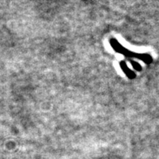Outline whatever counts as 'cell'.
Instances as JSON below:
<instances>
[{
    "label": "cell",
    "instance_id": "6da1fadb",
    "mask_svg": "<svg viewBox=\"0 0 159 159\" xmlns=\"http://www.w3.org/2000/svg\"><path fill=\"white\" fill-rule=\"evenodd\" d=\"M121 67H122V69L124 71L125 73H126V74H127L128 76H130V77L134 76V74L132 73L131 70L128 69V67L126 66V64H125L124 63H121Z\"/></svg>",
    "mask_w": 159,
    "mask_h": 159
}]
</instances>
